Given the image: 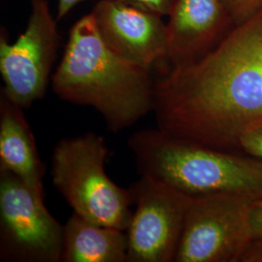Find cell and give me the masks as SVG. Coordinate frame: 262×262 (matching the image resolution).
I'll return each mask as SVG.
<instances>
[{"mask_svg":"<svg viewBox=\"0 0 262 262\" xmlns=\"http://www.w3.org/2000/svg\"><path fill=\"white\" fill-rule=\"evenodd\" d=\"M27 28L13 43L0 34V74L4 94L23 109L44 97L59 44L57 20L47 0H31Z\"/></svg>","mask_w":262,"mask_h":262,"instance_id":"52a82bcc","label":"cell"},{"mask_svg":"<svg viewBox=\"0 0 262 262\" xmlns=\"http://www.w3.org/2000/svg\"><path fill=\"white\" fill-rule=\"evenodd\" d=\"M255 200L237 193L191 197L175 262H240L253 240Z\"/></svg>","mask_w":262,"mask_h":262,"instance_id":"5b68a950","label":"cell"},{"mask_svg":"<svg viewBox=\"0 0 262 262\" xmlns=\"http://www.w3.org/2000/svg\"><path fill=\"white\" fill-rule=\"evenodd\" d=\"M168 16L165 60L171 67L206 56L235 28L223 0H176Z\"/></svg>","mask_w":262,"mask_h":262,"instance_id":"30bf717a","label":"cell"},{"mask_svg":"<svg viewBox=\"0 0 262 262\" xmlns=\"http://www.w3.org/2000/svg\"><path fill=\"white\" fill-rule=\"evenodd\" d=\"M154 112L172 136L239 152L241 136L262 123V11L206 56L171 67L156 82Z\"/></svg>","mask_w":262,"mask_h":262,"instance_id":"6da1fadb","label":"cell"},{"mask_svg":"<svg viewBox=\"0 0 262 262\" xmlns=\"http://www.w3.org/2000/svg\"><path fill=\"white\" fill-rule=\"evenodd\" d=\"M52 86L60 99L94 108L112 132L130 127L155 110L156 82L150 69L108 47L92 13L71 28Z\"/></svg>","mask_w":262,"mask_h":262,"instance_id":"7a4b0ae2","label":"cell"},{"mask_svg":"<svg viewBox=\"0 0 262 262\" xmlns=\"http://www.w3.org/2000/svg\"><path fill=\"white\" fill-rule=\"evenodd\" d=\"M127 145L140 175L188 196L237 193L262 198V159L184 140L158 127L134 132Z\"/></svg>","mask_w":262,"mask_h":262,"instance_id":"3957f363","label":"cell"},{"mask_svg":"<svg viewBox=\"0 0 262 262\" xmlns=\"http://www.w3.org/2000/svg\"><path fill=\"white\" fill-rule=\"evenodd\" d=\"M223 3L234 27L262 11V0H223Z\"/></svg>","mask_w":262,"mask_h":262,"instance_id":"4fadbf2b","label":"cell"},{"mask_svg":"<svg viewBox=\"0 0 262 262\" xmlns=\"http://www.w3.org/2000/svg\"><path fill=\"white\" fill-rule=\"evenodd\" d=\"M240 262H262V238L253 239Z\"/></svg>","mask_w":262,"mask_h":262,"instance_id":"e0dca14e","label":"cell"},{"mask_svg":"<svg viewBox=\"0 0 262 262\" xmlns=\"http://www.w3.org/2000/svg\"><path fill=\"white\" fill-rule=\"evenodd\" d=\"M251 225L253 239L262 238V198L253 201L251 209Z\"/></svg>","mask_w":262,"mask_h":262,"instance_id":"2e32d148","label":"cell"},{"mask_svg":"<svg viewBox=\"0 0 262 262\" xmlns=\"http://www.w3.org/2000/svg\"><path fill=\"white\" fill-rule=\"evenodd\" d=\"M133 212L128 236V262H175L191 197L141 175L130 187Z\"/></svg>","mask_w":262,"mask_h":262,"instance_id":"ba28073f","label":"cell"},{"mask_svg":"<svg viewBox=\"0 0 262 262\" xmlns=\"http://www.w3.org/2000/svg\"><path fill=\"white\" fill-rule=\"evenodd\" d=\"M240 151L262 159V123L245 132L239 141Z\"/></svg>","mask_w":262,"mask_h":262,"instance_id":"5bb4252c","label":"cell"},{"mask_svg":"<svg viewBox=\"0 0 262 262\" xmlns=\"http://www.w3.org/2000/svg\"><path fill=\"white\" fill-rule=\"evenodd\" d=\"M109 148L94 132L57 142L52 155V179L73 213L98 225L126 231L133 212L130 188L108 177Z\"/></svg>","mask_w":262,"mask_h":262,"instance_id":"277c9868","label":"cell"},{"mask_svg":"<svg viewBox=\"0 0 262 262\" xmlns=\"http://www.w3.org/2000/svg\"><path fill=\"white\" fill-rule=\"evenodd\" d=\"M92 15L104 42L119 56L148 69L165 59L167 31L161 16L118 0H100Z\"/></svg>","mask_w":262,"mask_h":262,"instance_id":"9c48e42d","label":"cell"},{"mask_svg":"<svg viewBox=\"0 0 262 262\" xmlns=\"http://www.w3.org/2000/svg\"><path fill=\"white\" fill-rule=\"evenodd\" d=\"M63 225L16 175L0 169V258L61 262Z\"/></svg>","mask_w":262,"mask_h":262,"instance_id":"8992f818","label":"cell"},{"mask_svg":"<svg viewBox=\"0 0 262 262\" xmlns=\"http://www.w3.org/2000/svg\"><path fill=\"white\" fill-rule=\"evenodd\" d=\"M159 16H168L176 0H118Z\"/></svg>","mask_w":262,"mask_h":262,"instance_id":"9a60e30c","label":"cell"},{"mask_svg":"<svg viewBox=\"0 0 262 262\" xmlns=\"http://www.w3.org/2000/svg\"><path fill=\"white\" fill-rule=\"evenodd\" d=\"M84 0H57L56 19L57 21L63 19L67 14Z\"/></svg>","mask_w":262,"mask_h":262,"instance_id":"ac0fdd59","label":"cell"},{"mask_svg":"<svg viewBox=\"0 0 262 262\" xmlns=\"http://www.w3.org/2000/svg\"><path fill=\"white\" fill-rule=\"evenodd\" d=\"M0 169L20 179L45 199V168L39 159L35 138L23 108L0 94Z\"/></svg>","mask_w":262,"mask_h":262,"instance_id":"8fae6325","label":"cell"},{"mask_svg":"<svg viewBox=\"0 0 262 262\" xmlns=\"http://www.w3.org/2000/svg\"><path fill=\"white\" fill-rule=\"evenodd\" d=\"M61 262H128L127 232L73 213L63 225Z\"/></svg>","mask_w":262,"mask_h":262,"instance_id":"7c38bea8","label":"cell"}]
</instances>
